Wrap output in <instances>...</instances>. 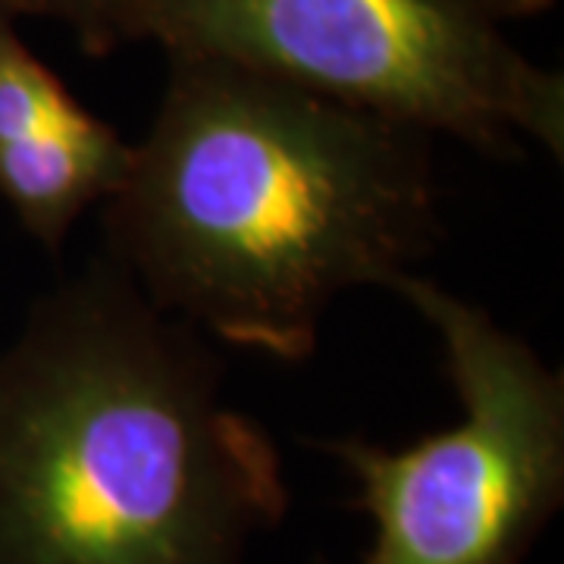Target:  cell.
I'll use <instances>...</instances> for the list:
<instances>
[{"mask_svg":"<svg viewBox=\"0 0 564 564\" xmlns=\"http://www.w3.org/2000/svg\"><path fill=\"white\" fill-rule=\"evenodd\" d=\"M440 236L430 135L292 82L170 57L107 261L158 311L285 364L348 289L392 285Z\"/></svg>","mask_w":564,"mask_h":564,"instance_id":"1","label":"cell"},{"mask_svg":"<svg viewBox=\"0 0 564 564\" xmlns=\"http://www.w3.org/2000/svg\"><path fill=\"white\" fill-rule=\"evenodd\" d=\"M289 508L198 329L104 258L0 355V564H239Z\"/></svg>","mask_w":564,"mask_h":564,"instance_id":"2","label":"cell"},{"mask_svg":"<svg viewBox=\"0 0 564 564\" xmlns=\"http://www.w3.org/2000/svg\"><path fill=\"white\" fill-rule=\"evenodd\" d=\"M292 82L492 158H564V79L530 63L484 0H144L141 41Z\"/></svg>","mask_w":564,"mask_h":564,"instance_id":"3","label":"cell"},{"mask_svg":"<svg viewBox=\"0 0 564 564\" xmlns=\"http://www.w3.org/2000/svg\"><path fill=\"white\" fill-rule=\"evenodd\" d=\"M389 289L436 326L462 421L402 452L329 443L377 524L364 564H518L564 496V377L436 282Z\"/></svg>","mask_w":564,"mask_h":564,"instance_id":"4","label":"cell"},{"mask_svg":"<svg viewBox=\"0 0 564 564\" xmlns=\"http://www.w3.org/2000/svg\"><path fill=\"white\" fill-rule=\"evenodd\" d=\"M132 144L88 113L0 10V198L47 251L126 180Z\"/></svg>","mask_w":564,"mask_h":564,"instance_id":"5","label":"cell"},{"mask_svg":"<svg viewBox=\"0 0 564 564\" xmlns=\"http://www.w3.org/2000/svg\"><path fill=\"white\" fill-rule=\"evenodd\" d=\"M0 10L13 20L39 17L63 22L85 54L104 57L122 44L141 41L144 0H0Z\"/></svg>","mask_w":564,"mask_h":564,"instance_id":"6","label":"cell"},{"mask_svg":"<svg viewBox=\"0 0 564 564\" xmlns=\"http://www.w3.org/2000/svg\"><path fill=\"white\" fill-rule=\"evenodd\" d=\"M555 0H484V7L496 17V20H524V17H536L545 13Z\"/></svg>","mask_w":564,"mask_h":564,"instance_id":"7","label":"cell"}]
</instances>
